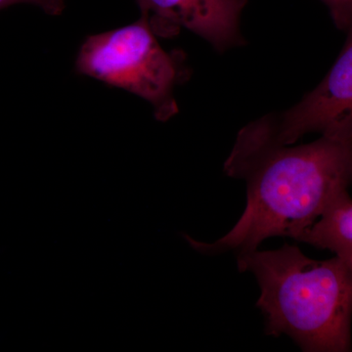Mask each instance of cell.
<instances>
[{
    "instance_id": "1",
    "label": "cell",
    "mask_w": 352,
    "mask_h": 352,
    "mask_svg": "<svg viewBox=\"0 0 352 352\" xmlns=\"http://www.w3.org/2000/svg\"><path fill=\"white\" fill-rule=\"evenodd\" d=\"M224 170L245 180L247 205L233 228L214 242L185 235L206 256L245 254L271 237L295 239L352 186V139L321 134L308 144H279L254 122L238 134Z\"/></svg>"
},
{
    "instance_id": "3",
    "label": "cell",
    "mask_w": 352,
    "mask_h": 352,
    "mask_svg": "<svg viewBox=\"0 0 352 352\" xmlns=\"http://www.w3.org/2000/svg\"><path fill=\"white\" fill-rule=\"evenodd\" d=\"M145 16L136 22L88 36L76 57V71L126 90L151 104L157 120L178 113L175 85L186 76L180 53L166 52Z\"/></svg>"
},
{
    "instance_id": "8",
    "label": "cell",
    "mask_w": 352,
    "mask_h": 352,
    "mask_svg": "<svg viewBox=\"0 0 352 352\" xmlns=\"http://www.w3.org/2000/svg\"><path fill=\"white\" fill-rule=\"evenodd\" d=\"M66 0H0V10L15 4L27 3L38 6L50 15H59L63 12Z\"/></svg>"
},
{
    "instance_id": "6",
    "label": "cell",
    "mask_w": 352,
    "mask_h": 352,
    "mask_svg": "<svg viewBox=\"0 0 352 352\" xmlns=\"http://www.w3.org/2000/svg\"><path fill=\"white\" fill-rule=\"evenodd\" d=\"M352 261V199L349 192L340 196L325 212L295 238Z\"/></svg>"
},
{
    "instance_id": "4",
    "label": "cell",
    "mask_w": 352,
    "mask_h": 352,
    "mask_svg": "<svg viewBox=\"0 0 352 352\" xmlns=\"http://www.w3.org/2000/svg\"><path fill=\"white\" fill-rule=\"evenodd\" d=\"M346 45L320 85L287 112L256 120L261 131L279 144H295L318 132L352 139V28Z\"/></svg>"
},
{
    "instance_id": "7",
    "label": "cell",
    "mask_w": 352,
    "mask_h": 352,
    "mask_svg": "<svg viewBox=\"0 0 352 352\" xmlns=\"http://www.w3.org/2000/svg\"><path fill=\"white\" fill-rule=\"evenodd\" d=\"M328 7L333 22L342 31L352 28V0H321Z\"/></svg>"
},
{
    "instance_id": "2",
    "label": "cell",
    "mask_w": 352,
    "mask_h": 352,
    "mask_svg": "<svg viewBox=\"0 0 352 352\" xmlns=\"http://www.w3.org/2000/svg\"><path fill=\"white\" fill-rule=\"evenodd\" d=\"M237 264L258 281L266 335L288 336L305 352L351 351V261H315L285 244L238 254Z\"/></svg>"
},
{
    "instance_id": "5",
    "label": "cell",
    "mask_w": 352,
    "mask_h": 352,
    "mask_svg": "<svg viewBox=\"0 0 352 352\" xmlns=\"http://www.w3.org/2000/svg\"><path fill=\"white\" fill-rule=\"evenodd\" d=\"M248 0H138L156 36H173L182 29L198 34L215 50L239 45L241 13Z\"/></svg>"
}]
</instances>
